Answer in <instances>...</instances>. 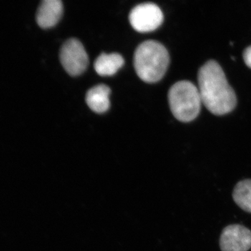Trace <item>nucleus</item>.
I'll return each instance as SVG.
<instances>
[{"label": "nucleus", "instance_id": "1", "mask_svg": "<svg viewBox=\"0 0 251 251\" xmlns=\"http://www.w3.org/2000/svg\"><path fill=\"white\" fill-rule=\"evenodd\" d=\"M198 90L202 103L216 115L232 112L237 105V97L229 85L219 63L210 60L198 72Z\"/></svg>", "mask_w": 251, "mask_h": 251}, {"label": "nucleus", "instance_id": "2", "mask_svg": "<svg viewBox=\"0 0 251 251\" xmlns=\"http://www.w3.org/2000/svg\"><path fill=\"white\" fill-rule=\"evenodd\" d=\"M169 63L168 50L158 41H145L135 50V70L144 82L153 83L161 80L166 74Z\"/></svg>", "mask_w": 251, "mask_h": 251}, {"label": "nucleus", "instance_id": "3", "mask_svg": "<svg viewBox=\"0 0 251 251\" xmlns=\"http://www.w3.org/2000/svg\"><path fill=\"white\" fill-rule=\"evenodd\" d=\"M168 101L172 113L182 122L195 120L202 103L198 87L188 80L179 81L172 86L168 92Z\"/></svg>", "mask_w": 251, "mask_h": 251}, {"label": "nucleus", "instance_id": "4", "mask_svg": "<svg viewBox=\"0 0 251 251\" xmlns=\"http://www.w3.org/2000/svg\"><path fill=\"white\" fill-rule=\"evenodd\" d=\"M59 58L66 72L72 76L80 75L88 67V55L82 43L76 39H69L64 42Z\"/></svg>", "mask_w": 251, "mask_h": 251}, {"label": "nucleus", "instance_id": "5", "mask_svg": "<svg viewBox=\"0 0 251 251\" xmlns=\"http://www.w3.org/2000/svg\"><path fill=\"white\" fill-rule=\"evenodd\" d=\"M129 21L133 29L138 32L153 31L161 25L163 14L161 9L153 3L137 5L131 10Z\"/></svg>", "mask_w": 251, "mask_h": 251}, {"label": "nucleus", "instance_id": "6", "mask_svg": "<svg viewBox=\"0 0 251 251\" xmlns=\"http://www.w3.org/2000/svg\"><path fill=\"white\" fill-rule=\"evenodd\" d=\"M222 251H248L251 248V232L241 225H230L223 229L220 238Z\"/></svg>", "mask_w": 251, "mask_h": 251}, {"label": "nucleus", "instance_id": "7", "mask_svg": "<svg viewBox=\"0 0 251 251\" xmlns=\"http://www.w3.org/2000/svg\"><path fill=\"white\" fill-rule=\"evenodd\" d=\"M62 14L63 4L60 0H44L38 8L36 22L41 28H51L60 21Z\"/></svg>", "mask_w": 251, "mask_h": 251}, {"label": "nucleus", "instance_id": "8", "mask_svg": "<svg viewBox=\"0 0 251 251\" xmlns=\"http://www.w3.org/2000/svg\"><path fill=\"white\" fill-rule=\"evenodd\" d=\"M110 87L100 84L90 89L86 94V103L89 108L94 112L101 114L107 112L110 108Z\"/></svg>", "mask_w": 251, "mask_h": 251}, {"label": "nucleus", "instance_id": "9", "mask_svg": "<svg viewBox=\"0 0 251 251\" xmlns=\"http://www.w3.org/2000/svg\"><path fill=\"white\" fill-rule=\"evenodd\" d=\"M125 64V59L118 53H102L94 62L96 72L101 76H111Z\"/></svg>", "mask_w": 251, "mask_h": 251}, {"label": "nucleus", "instance_id": "10", "mask_svg": "<svg viewBox=\"0 0 251 251\" xmlns=\"http://www.w3.org/2000/svg\"><path fill=\"white\" fill-rule=\"evenodd\" d=\"M232 197L243 210L251 213V179L239 181L234 188Z\"/></svg>", "mask_w": 251, "mask_h": 251}, {"label": "nucleus", "instance_id": "11", "mask_svg": "<svg viewBox=\"0 0 251 251\" xmlns=\"http://www.w3.org/2000/svg\"><path fill=\"white\" fill-rule=\"evenodd\" d=\"M244 59L245 64L251 69V46L244 50Z\"/></svg>", "mask_w": 251, "mask_h": 251}]
</instances>
